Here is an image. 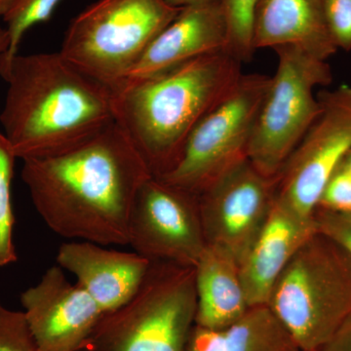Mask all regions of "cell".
<instances>
[{"label":"cell","mask_w":351,"mask_h":351,"mask_svg":"<svg viewBox=\"0 0 351 351\" xmlns=\"http://www.w3.org/2000/svg\"><path fill=\"white\" fill-rule=\"evenodd\" d=\"M9 45H10V39H9L8 32L5 27L0 25V57L8 51Z\"/></svg>","instance_id":"83f0119b"},{"label":"cell","mask_w":351,"mask_h":351,"mask_svg":"<svg viewBox=\"0 0 351 351\" xmlns=\"http://www.w3.org/2000/svg\"><path fill=\"white\" fill-rule=\"evenodd\" d=\"M195 270L196 326L223 329L251 308L242 285L239 263L230 253L206 245Z\"/></svg>","instance_id":"e0dca14e"},{"label":"cell","mask_w":351,"mask_h":351,"mask_svg":"<svg viewBox=\"0 0 351 351\" xmlns=\"http://www.w3.org/2000/svg\"><path fill=\"white\" fill-rule=\"evenodd\" d=\"M318 232L336 241L351 256V214H341L317 208L314 213Z\"/></svg>","instance_id":"d4e9b609"},{"label":"cell","mask_w":351,"mask_h":351,"mask_svg":"<svg viewBox=\"0 0 351 351\" xmlns=\"http://www.w3.org/2000/svg\"><path fill=\"white\" fill-rule=\"evenodd\" d=\"M260 0H221L228 25L226 52L241 63L250 61L254 47V25Z\"/></svg>","instance_id":"ffe728a7"},{"label":"cell","mask_w":351,"mask_h":351,"mask_svg":"<svg viewBox=\"0 0 351 351\" xmlns=\"http://www.w3.org/2000/svg\"><path fill=\"white\" fill-rule=\"evenodd\" d=\"M270 76L242 75L237 86L208 113L184 145L174 167L159 179L195 195L248 159L258 112Z\"/></svg>","instance_id":"ba28073f"},{"label":"cell","mask_w":351,"mask_h":351,"mask_svg":"<svg viewBox=\"0 0 351 351\" xmlns=\"http://www.w3.org/2000/svg\"><path fill=\"white\" fill-rule=\"evenodd\" d=\"M318 351H351V313Z\"/></svg>","instance_id":"484cf974"},{"label":"cell","mask_w":351,"mask_h":351,"mask_svg":"<svg viewBox=\"0 0 351 351\" xmlns=\"http://www.w3.org/2000/svg\"><path fill=\"white\" fill-rule=\"evenodd\" d=\"M17 159L8 140L0 131V267L17 262L18 255L13 240L15 226L11 184Z\"/></svg>","instance_id":"d6986e66"},{"label":"cell","mask_w":351,"mask_h":351,"mask_svg":"<svg viewBox=\"0 0 351 351\" xmlns=\"http://www.w3.org/2000/svg\"><path fill=\"white\" fill-rule=\"evenodd\" d=\"M325 22L337 49L351 50V0H323Z\"/></svg>","instance_id":"603a6c76"},{"label":"cell","mask_w":351,"mask_h":351,"mask_svg":"<svg viewBox=\"0 0 351 351\" xmlns=\"http://www.w3.org/2000/svg\"><path fill=\"white\" fill-rule=\"evenodd\" d=\"M196 306L195 267L152 261L136 294L103 314L80 351H186Z\"/></svg>","instance_id":"5b68a950"},{"label":"cell","mask_w":351,"mask_h":351,"mask_svg":"<svg viewBox=\"0 0 351 351\" xmlns=\"http://www.w3.org/2000/svg\"><path fill=\"white\" fill-rule=\"evenodd\" d=\"M164 1L171 6L177 7V8H184V7L193 5V4L219 1V0H164Z\"/></svg>","instance_id":"4316f807"},{"label":"cell","mask_w":351,"mask_h":351,"mask_svg":"<svg viewBox=\"0 0 351 351\" xmlns=\"http://www.w3.org/2000/svg\"><path fill=\"white\" fill-rule=\"evenodd\" d=\"M276 181L243 161L198 195L207 245L241 263L262 230L276 196Z\"/></svg>","instance_id":"8fae6325"},{"label":"cell","mask_w":351,"mask_h":351,"mask_svg":"<svg viewBox=\"0 0 351 351\" xmlns=\"http://www.w3.org/2000/svg\"><path fill=\"white\" fill-rule=\"evenodd\" d=\"M15 0H0V17H3L12 7Z\"/></svg>","instance_id":"f1b7e54d"},{"label":"cell","mask_w":351,"mask_h":351,"mask_svg":"<svg viewBox=\"0 0 351 351\" xmlns=\"http://www.w3.org/2000/svg\"><path fill=\"white\" fill-rule=\"evenodd\" d=\"M307 218L276 195L267 221L240 263L249 306H267L271 289L300 247L317 232Z\"/></svg>","instance_id":"5bb4252c"},{"label":"cell","mask_w":351,"mask_h":351,"mask_svg":"<svg viewBox=\"0 0 351 351\" xmlns=\"http://www.w3.org/2000/svg\"><path fill=\"white\" fill-rule=\"evenodd\" d=\"M241 64L219 51L113 90L115 121L152 175L174 167L191 132L237 86Z\"/></svg>","instance_id":"3957f363"},{"label":"cell","mask_w":351,"mask_h":351,"mask_svg":"<svg viewBox=\"0 0 351 351\" xmlns=\"http://www.w3.org/2000/svg\"><path fill=\"white\" fill-rule=\"evenodd\" d=\"M320 112L276 177V195L313 218L321 193L351 149V86L317 94Z\"/></svg>","instance_id":"9c48e42d"},{"label":"cell","mask_w":351,"mask_h":351,"mask_svg":"<svg viewBox=\"0 0 351 351\" xmlns=\"http://www.w3.org/2000/svg\"><path fill=\"white\" fill-rule=\"evenodd\" d=\"M129 245L149 260L195 267L207 245L198 195L152 176L132 208Z\"/></svg>","instance_id":"30bf717a"},{"label":"cell","mask_w":351,"mask_h":351,"mask_svg":"<svg viewBox=\"0 0 351 351\" xmlns=\"http://www.w3.org/2000/svg\"><path fill=\"white\" fill-rule=\"evenodd\" d=\"M339 167L345 170L346 172H348V174L351 175V149L348 152V154H346L345 158L343 159L341 163L339 164Z\"/></svg>","instance_id":"f546056e"},{"label":"cell","mask_w":351,"mask_h":351,"mask_svg":"<svg viewBox=\"0 0 351 351\" xmlns=\"http://www.w3.org/2000/svg\"><path fill=\"white\" fill-rule=\"evenodd\" d=\"M181 10L164 0H98L71 21L59 52L113 91Z\"/></svg>","instance_id":"8992f818"},{"label":"cell","mask_w":351,"mask_h":351,"mask_svg":"<svg viewBox=\"0 0 351 351\" xmlns=\"http://www.w3.org/2000/svg\"><path fill=\"white\" fill-rule=\"evenodd\" d=\"M32 204L52 232L68 239L129 245V221L152 173L117 121L55 156L23 160Z\"/></svg>","instance_id":"6da1fadb"},{"label":"cell","mask_w":351,"mask_h":351,"mask_svg":"<svg viewBox=\"0 0 351 351\" xmlns=\"http://www.w3.org/2000/svg\"><path fill=\"white\" fill-rule=\"evenodd\" d=\"M294 46L322 61L338 51L325 22L323 0H260L254 47Z\"/></svg>","instance_id":"2e32d148"},{"label":"cell","mask_w":351,"mask_h":351,"mask_svg":"<svg viewBox=\"0 0 351 351\" xmlns=\"http://www.w3.org/2000/svg\"><path fill=\"white\" fill-rule=\"evenodd\" d=\"M267 306L300 350H319L351 313V256L317 230L281 272Z\"/></svg>","instance_id":"277c9868"},{"label":"cell","mask_w":351,"mask_h":351,"mask_svg":"<svg viewBox=\"0 0 351 351\" xmlns=\"http://www.w3.org/2000/svg\"><path fill=\"white\" fill-rule=\"evenodd\" d=\"M56 260L58 265L75 276L76 283L104 313L121 306L136 294L152 263L136 252L112 250L88 241L64 243Z\"/></svg>","instance_id":"9a60e30c"},{"label":"cell","mask_w":351,"mask_h":351,"mask_svg":"<svg viewBox=\"0 0 351 351\" xmlns=\"http://www.w3.org/2000/svg\"><path fill=\"white\" fill-rule=\"evenodd\" d=\"M317 208L351 214V175L338 167L323 189Z\"/></svg>","instance_id":"cb8c5ba5"},{"label":"cell","mask_w":351,"mask_h":351,"mask_svg":"<svg viewBox=\"0 0 351 351\" xmlns=\"http://www.w3.org/2000/svg\"><path fill=\"white\" fill-rule=\"evenodd\" d=\"M5 100L2 133L17 158L55 156L115 122L114 95L60 52L0 61Z\"/></svg>","instance_id":"7a4b0ae2"},{"label":"cell","mask_w":351,"mask_h":351,"mask_svg":"<svg viewBox=\"0 0 351 351\" xmlns=\"http://www.w3.org/2000/svg\"><path fill=\"white\" fill-rule=\"evenodd\" d=\"M21 302L38 351H80L103 311L84 289L71 283L60 265H52Z\"/></svg>","instance_id":"7c38bea8"},{"label":"cell","mask_w":351,"mask_h":351,"mask_svg":"<svg viewBox=\"0 0 351 351\" xmlns=\"http://www.w3.org/2000/svg\"><path fill=\"white\" fill-rule=\"evenodd\" d=\"M226 46L228 25L221 0L184 7L149 44L123 82L152 77L196 58L226 51Z\"/></svg>","instance_id":"4fadbf2b"},{"label":"cell","mask_w":351,"mask_h":351,"mask_svg":"<svg viewBox=\"0 0 351 351\" xmlns=\"http://www.w3.org/2000/svg\"><path fill=\"white\" fill-rule=\"evenodd\" d=\"M0 351H38L24 311H11L1 302Z\"/></svg>","instance_id":"7402d4cb"},{"label":"cell","mask_w":351,"mask_h":351,"mask_svg":"<svg viewBox=\"0 0 351 351\" xmlns=\"http://www.w3.org/2000/svg\"><path fill=\"white\" fill-rule=\"evenodd\" d=\"M278 64L258 112L248 160L265 177L276 179L320 112L314 89L332 80L327 61L294 46L276 48Z\"/></svg>","instance_id":"52a82bcc"},{"label":"cell","mask_w":351,"mask_h":351,"mask_svg":"<svg viewBox=\"0 0 351 351\" xmlns=\"http://www.w3.org/2000/svg\"><path fill=\"white\" fill-rule=\"evenodd\" d=\"M63 0H15L8 12L2 17L6 24L10 45L0 61L7 62L18 54L25 32L34 25L48 22Z\"/></svg>","instance_id":"44dd1931"},{"label":"cell","mask_w":351,"mask_h":351,"mask_svg":"<svg viewBox=\"0 0 351 351\" xmlns=\"http://www.w3.org/2000/svg\"><path fill=\"white\" fill-rule=\"evenodd\" d=\"M186 351H301L267 306L251 307L223 329L196 326Z\"/></svg>","instance_id":"ac0fdd59"}]
</instances>
